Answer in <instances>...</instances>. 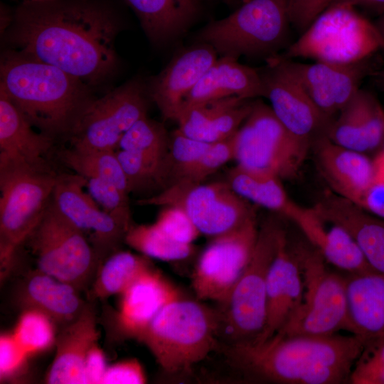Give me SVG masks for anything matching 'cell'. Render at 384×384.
<instances>
[{"label": "cell", "instance_id": "38", "mask_svg": "<svg viewBox=\"0 0 384 384\" xmlns=\"http://www.w3.org/2000/svg\"><path fill=\"white\" fill-rule=\"evenodd\" d=\"M57 329L45 314L35 309H23L13 335L28 356H31L55 346Z\"/></svg>", "mask_w": 384, "mask_h": 384}, {"label": "cell", "instance_id": "49", "mask_svg": "<svg viewBox=\"0 0 384 384\" xmlns=\"http://www.w3.org/2000/svg\"><path fill=\"white\" fill-rule=\"evenodd\" d=\"M338 4H349L356 8L363 7L381 14L384 12V0H334L331 5Z\"/></svg>", "mask_w": 384, "mask_h": 384}, {"label": "cell", "instance_id": "23", "mask_svg": "<svg viewBox=\"0 0 384 384\" xmlns=\"http://www.w3.org/2000/svg\"><path fill=\"white\" fill-rule=\"evenodd\" d=\"M289 219L327 263L353 275L377 272L351 234L341 225L321 218L312 207L298 205Z\"/></svg>", "mask_w": 384, "mask_h": 384}, {"label": "cell", "instance_id": "44", "mask_svg": "<svg viewBox=\"0 0 384 384\" xmlns=\"http://www.w3.org/2000/svg\"><path fill=\"white\" fill-rule=\"evenodd\" d=\"M28 356L13 334H2L0 337L1 381L17 377L23 372Z\"/></svg>", "mask_w": 384, "mask_h": 384}, {"label": "cell", "instance_id": "17", "mask_svg": "<svg viewBox=\"0 0 384 384\" xmlns=\"http://www.w3.org/2000/svg\"><path fill=\"white\" fill-rule=\"evenodd\" d=\"M274 114L294 136L309 143L325 134L331 122L318 109L303 87L282 62L258 69Z\"/></svg>", "mask_w": 384, "mask_h": 384}, {"label": "cell", "instance_id": "52", "mask_svg": "<svg viewBox=\"0 0 384 384\" xmlns=\"http://www.w3.org/2000/svg\"><path fill=\"white\" fill-rule=\"evenodd\" d=\"M220 1H223L224 3L230 6L235 5L236 2L238 1V0H220Z\"/></svg>", "mask_w": 384, "mask_h": 384}, {"label": "cell", "instance_id": "35", "mask_svg": "<svg viewBox=\"0 0 384 384\" xmlns=\"http://www.w3.org/2000/svg\"><path fill=\"white\" fill-rule=\"evenodd\" d=\"M124 242L143 255L165 262L186 260L196 251L193 244H183L172 240L154 223L132 224L125 235Z\"/></svg>", "mask_w": 384, "mask_h": 384}, {"label": "cell", "instance_id": "53", "mask_svg": "<svg viewBox=\"0 0 384 384\" xmlns=\"http://www.w3.org/2000/svg\"><path fill=\"white\" fill-rule=\"evenodd\" d=\"M47 1V0H23V1Z\"/></svg>", "mask_w": 384, "mask_h": 384}, {"label": "cell", "instance_id": "8", "mask_svg": "<svg viewBox=\"0 0 384 384\" xmlns=\"http://www.w3.org/2000/svg\"><path fill=\"white\" fill-rule=\"evenodd\" d=\"M294 246L303 276V298L275 335L329 336L339 331L355 334L349 314L347 277L331 271L327 262L311 244L300 242Z\"/></svg>", "mask_w": 384, "mask_h": 384}, {"label": "cell", "instance_id": "32", "mask_svg": "<svg viewBox=\"0 0 384 384\" xmlns=\"http://www.w3.org/2000/svg\"><path fill=\"white\" fill-rule=\"evenodd\" d=\"M281 179L272 171L237 164L228 172L226 182L248 201L289 219L298 205L289 197Z\"/></svg>", "mask_w": 384, "mask_h": 384}, {"label": "cell", "instance_id": "45", "mask_svg": "<svg viewBox=\"0 0 384 384\" xmlns=\"http://www.w3.org/2000/svg\"><path fill=\"white\" fill-rule=\"evenodd\" d=\"M373 176L360 207L384 219V150L373 159Z\"/></svg>", "mask_w": 384, "mask_h": 384}, {"label": "cell", "instance_id": "25", "mask_svg": "<svg viewBox=\"0 0 384 384\" xmlns=\"http://www.w3.org/2000/svg\"><path fill=\"white\" fill-rule=\"evenodd\" d=\"M312 208L321 218L345 228L372 268L384 274V219L332 191L324 193Z\"/></svg>", "mask_w": 384, "mask_h": 384}, {"label": "cell", "instance_id": "41", "mask_svg": "<svg viewBox=\"0 0 384 384\" xmlns=\"http://www.w3.org/2000/svg\"><path fill=\"white\" fill-rule=\"evenodd\" d=\"M349 383L384 384V336L366 341L352 368Z\"/></svg>", "mask_w": 384, "mask_h": 384}, {"label": "cell", "instance_id": "37", "mask_svg": "<svg viewBox=\"0 0 384 384\" xmlns=\"http://www.w3.org/2000/svg\"><path fill=\"white\" fill-rule=\"evenodd\" d=\"M169 144L170 135L164 124L146 116L137 121L124 134L117 149L166 160L169 151Z\"/></svg>", "mask_w": 384, "mask_h": 384}, {"label": "cell", "instance_id": "39", "mask_svg": "<svg viewBox=\"0 0 384 384\" xmlns=\"http://www.w3.org/2000/svg\"><path fill=\"white\" fill-rule=\"evenodd\" d=\"M210 144L190 138L178 129L170 135L168 187L179 182L191 170Z\"/></svg>", "mask_w": 384, "mask_h": 384}, {"label": "cell", "instance_id": "29", "mask_svg": "<svg viewBox=\"0 0 384 384\" xmlns=\"http://www.w3.org/2000/svg\"><path fill=\"white\" fill-rule=\"evenodd\" d=\"M230 96L264 97L263 82L258 69L242 65L236 58L221 56L185 98L181 111L196 103Z\"/></svg>", "mask_w": 384, "mask_h": 384}, {"label": "cell", "instance_id": "42", "mask_svg": "<svg viewBox=\"0 0 384 384\" xmlns=\"http://www.w3.org/2000/svg\"><path fill=\"white\" fill-rule=\"evenodd\" d=\"M233 159V137L211 143L191 170L177 183H202L208 176Z\"/></svg>", "mask_w": 384, "mask_h": 384}, {"label": "cell", "instance_id": "9", "mask_svg": "<svg viewBox=\"0 0 384 384\" xmlns=\"http://www.w3.org/2000/svg\"><path fill=\"white\" fill-rule=\"evenodd\" d=\"M58 175L20 166H0L1 279L13 269L16 252L50 202Z\"/></svg>", "mask_w": 384, "mask_h": 384}, {"label": "cell", "instance_id": "4", "mask_svg": "<svg viewBox=\"0 0 384 384\" xmlns=\"http://www.w3.org/2000/svg\"><path fill=\"white\" fill-rule=\"evenodd\" d=\"M137 340L165 373L191 372L220 349L217 309L181 294L161 308Z\"/></svg>", "mask_w": 384, "mask_h": 384}, {"label": "cell", "instance_id": "51", "mask_svg": "<svg viewBox=\"0 0 384 384\" xmlns=\"http://www.w3.org/2000/svg\"><path fill=\"white\" fill-rule=\"evenodd\" d=\"M378 80L380 84L384 86V71L379 73L376 75Z\"/></svg>", "mask_w": 384, "mask_h": 384}, {"label": "cell", "instance_id": "18", "mask_svg": "<svg viewBox=\"0 0 384 384\" xmlns=\"http://www.w3.org/2000/svg\"><path fill=\"white\" fill-rule=\"evenodd\" d=\"M303 294L301 266L285 230L268 272L265 327L252 343H263L278 333L301 304Z\"/></svg>", "mask_w": 384, "mask_h": 384}, {"label": "cell", "instance_id": "47", "mask_svg": "<svg viewBox=\"0 0 384 384\" xmlns=\"http://www.w3.org/2000/svg\"><path fill=\"white\" fill-rule=\"evenodd\" d=\"M146 382L142 365L137 359L131 358L107 366L102 384H143Z\"/></svg>", "mask_w": 384, "mask_h": 384}, {"label": "cell", "instance_id": "33", "mask_svg": "<svg viewBox=\"0 0 384 384\" xmlns=\"http://www.w3.org/2000/svg\"><path fill=\"white\" fill-rule=\"evenodd\" d=\"M153 267L149 257L128 251L115 250L100 265L87 291V301L121 294L139 275Z\"/></svg>", "mask_w": 384, "mask_h": 384}, {"label": "cell", "instance_id": "43", "mask_svg": "<svg viewBox=\"0 0 384 384\" xmlns=\"http://www.w3.org/2000/svg\"><path fill=\"white\" fill-rule=\"evenodd\" d=\"M164 207L154 222L156 225L172 240L193 244L201 233L188 215L177 206Z\"/></svg>", "mask_w": 384, "mask_h": 384}, {"label": "cell", "instance_id": "12", "mask_svg": "<svg viewBox=\"0 0 384 384\" xmlns=\"http://www.w3.org/2000/svg\"><path fill=\"white\" fill-rule=\"evenodd\" d=\"M141 206H177L193 220L201 234L210 238L229 233L256 216L249 201L225 181L177 183L148 198Z\"/></svg>", "mask_w": 384, "mask_h": 384}, {"label": "cell", "instance_id": "36", "mask_svg": "<svg viewBox=\"0 0 384 384\" xmlns=\"http://www.w3.org/2000/svg\"><path fill=\"white\" fill-rule=\"evenodd\" d=\"M116 154L125 175L129 193L161 192L167 188V159H153L122 149H117Z\"/></svg>", "mask_w": 384, "mask_h": 384}, {"label": "cell", "instance_id": "21", "mask_svg": "<svg viewBox=\"0 0 384 384\" xmlns=\"http://www.w3.org/2000/svg\"><path fill=\"white\" fill-rule=\"evenodd\" d=\"M35 129L0 90V166L53 171L46 156L54 139Z\"/></svg>", "mask_w": 384, "mask_h": 384}, {"label": "cell", "instance_id": "14", "mask_svg": "<svg viewBox=\"0 0 384 384\" xmlns=\"http://www.w3.org/2000/svg\"><path fill=\"white\" fill-rule=\"evenodd\" d=\"M258 231L254 216L238 228L211 238L191 275L197 299L220 304L228 298L249 263Z\"/></svg>", "mask_w": 384, "mask_h": 384}, {"label": "cell", "instance_id": "15", "mask_svg": "<svg viewBox=\"0 0 384 384\" xmlns=\"http://www.w3.org/2000/svg\"><path fill=\"white\" fill-rule=\"evenodd\" d=\"M85 177L58 175L51 202L55 209L88 238L102 262L124 241L127 230L104 211L83 188Z\"/></svg>", "mask_w": 384, "mask_h": 384}, {"label": "cell", "instance_id": "40", "mask_svg": "<svg viewBox=\"0 0 384 384\" xmlns=\"http://www.w3.org/2000/svg\"><path fill=\"white\" fill-rule=\"evenodd\" d=\"M85 179L87 193L92 199L128 231L133 224L129 193L107 181L93 178Z\"/></svg>", "mask_w": 384, "mask_h": 384}, {"label": "cell", "instance_id": "31", "mask_svg": "<svg viewBox=\"0 0 384 384\" xmlns=\"http://www.w3.org/2000/svg\"><path fill=\"white\" fill-rule=\"evenodd\" d=\"M347 295L355 334L366 340L384 336V274H349Z\"/></svg>", "mask_w": 384, "mask_h": 384}, {"label": "cell", "instance_id": "11", "mask_svg": "<svg viewBox=\"0 0 384 384\" xmlns=\"http://www.w3.org/2000/svg\"><path fill=\"white\" fill-rule=\"evenodd\" d=\"M237 164L270 171L281 178L299 171L309 143L291 134L274 114L270 106L255 100L252 110L233 136Z\"/></svg>", "mask_w": 384, "mask_h": 384}, {"label": "cell", "instance_id": "28", "mask_svg": "<svg viewBox=\"0 0 384 384\" xmlns=\"http://www.w3.org/2000/svg\"><path fill=\"white\" fill-rule=\"evenodd\" d=\"M80 292L70 284L34 269L22 280L18 299L23 309L45 314L59 329L75 319L89 304Z\"/></svg>", "mask_w": 384, "mask_h": 384}, {"label": "cell", "instance_id": "26", "mask_svg": "<svg viewBox=\"0 0 384 384\" xmlns=\"http://www.w3.org/2000/svg\"><path fill=\"white\" fill-rule=\"evenodd\" d=\"M325 136L356 151L373 150L384 139V110L373 94L360 89L331 120Z\"/></svg>", "mask_w": 384, "mask_h": 384}, {"label": "cell", "instance_id": "22", "mask_svg": "<svg viewBox=\"0 0 384 384\" xmlns=\"http://www.w3.org/2000/svg\"><path fill=\"white\" fill-rule=\"evenodd\" d=\"M315 158L331 191L359 206L373 179V159L332 142L325 134L315 139Z\"/></svg>", "mask_w": 384, "mask_h": 384}, {"label": "cell", "instance_id": "34", "mask_svg": "<svg viewBox=\"0 0 384 384\" xmlns=\"http://www.w3.org/2000/svg\"><path fill=\"white\" fill-rule=\"evenodd\" d=\"M60 157L75 174L86 178L110 182L129 194L116 150L82 149L71 146L63 151Z\"/></svg>", "mask_w": 384, "mask_h": 384}, {"label": "cell", "instance_id": "2", "mask_svg": "<svg viewBox=\"0 0 384 384\" xmlns=\"http://www.w3.org/2000/svg\"><path fill=\"white\" fill-rule=\"evenodd\" d=\"M366 339L356 334L275 335L269 340L222 347L247 380L282 384L349 383Z\"/></svg>", "mask_w": 384, "mask_h": 384}, {"label": "cell", "instance_id": "13", "mask_svg": "<svg viewBox=\"0 0 384 384\" xmlns=\"http://www.w3.org/2000/svg\"><path fill=\"white\" fill-rule=\"evenodd\" d=\"M145 89L129 81L105 96L89 102L68 135L71 146L82 149L117 150L124 134L147 116Z\"/></svg>", "mask_w": 384, "mask_h": 384}, {"label": "cell", "instance_id": "7", "mask_svg": "<svg viewBox=\"0 0 384 384\" xmlns=\"http://www.w3.org/2000/svg\"><path fill=\"white\" fill-rule=\"evenodd\" d=\"M384 49V40L375 23L349 4H333L322 12L300 36L267 63L294 58L348 64L370 58Z\"/></svg>", "mask_w": 384, "mask_h": 384}, {"label": "cell", "instance_id": "19", "mask_svg": "<svg viewBox=\"0 0 384 384\" xmlns=\"http://www.w3.org/2000/svg\"><path fill=\"white\" fill-rule=\"evenodd\" d=\"M218 53L198 43L176 55L149 83L148 92L166 119L176 121L185 98L216 61Z\"/></svg>", "mask_w": 384, "mask_h": 384}, {"label": "cell", "instance_id": "20", "mask_svg": "<svg viewBox=\"0 0 384 384\" xmlns=\"http://www.w3.org/2000/svg\"><path fill=\"white\" fill-rule=\"evenodd\" d=\"M181 294L154 267L146 270L119 294V307L112 319L115 337L137 339L161 308Z\"/></svg>", "mask_w": 384, "mask_h": 384}, {"label": "cell", "instance_id": "46", "mask_svg": "<svg viewBox=\"0 0 384 384\" xmlns=\"http://www.w3.org/2000/svg\"><path fill=\"white\" fill-rule=\"evenodd\" d=\"M334 0H289V16L292 26L301 33Z\"/></svg>", "mask_w": 384, "mask_h": 384}, {"label": "cell", "instance_id": "16", "mask_svg": "<svg viewBox=\"0 0 384 384\" xmlns=\"http://www.w3.org/2000/svg\"><path fill=\"white\" fill-rule=\"evenodd\" d=\"M370 58L348 64L303 63L294 60L277 62L283 63L321 112L331 121L356 95L363 78L373 72Z\"/></svg>", "mask_w": 384, "mask_h": 384}, {"label": "cell", "instance_id": "27", "mask_svg": "<svg viewBox=\"0 0 384 384\" xmlns=\"http://www.w3.org/2000/svg\"><path fill=\"white\" fill-rule=\"evenodd\" d=\"M99 336L96 315L90 302L75 319L58 329L55 355L46 375V383L85 384V358Z\"/></svg>", "mask_w": 384, "mask_h": 384}, {"label": "cell", "instance_id": "10", "mask_svg": "<svg viewBox=\"0 0 384 384\" xmlns=\"http://www.w3.org/2000/svg\"><path fill=\"white\" fill-rule=\"evenodd\" d=\"M27 242L36 269L80 292L92 284L100 260L85 234L60 213L51 200Z\"/></svg>", "mask_w": 384, "mask_h": 384}, {"label": "cell", "instance_id": "50", "mask_svg": "<svg viewBox=\"0 0 384 384\" xmlns=\"http://www.w3.org/2000/svg\"><path fill=\"white\" fill-rule=\"evenodd\" d=\"M375 24L384 40V12L380 14Z\"/></svg>", "mask_w": 384, "mask_h": 384}, {"label": "cell", "instance_id": "1", "mask_svg": "<svg viewBox=\"0 0 384 384\" xmlns=\"http://www.w3.org/2000/svg\"><path fill=\"white\" fill-rule=\"evenodd\" d=\"M6 31L16 51L55 66L90 87L116 69L119 25L110 9L94 0L23 1Z\"/></svg>", "mask_w": 384, "mask_h": 384}, {"label": "cell", "instance_id": "48", "mask_svg": "<svg viewBox=\"0 0 384 384\" xmlns=\"http://www.w3.org/2000/svg\"><path fill=\"white\" fill-rule=\"evenodd\" d=\"M107 368L105 356L97 343L91 347L85 358V384H102Z\"/></svg>", "mask_w": 384, "mask_h": 384}, {"label": "cell", "instance_id": "30", "mask_svg": "<svg viewBox=\"0 0 384 384\" xmlns=\"http://www.w3.org/2000/svg\"><path fill=\"white\" fill-rule=\"evenodd\" d=\"M149 40L164 45L183 35L202 11L201 0H124Z\"/></svg>", "mask_w": 384, "mask_h": 384}, {"label": "cell", "instance_id": "5", "mask_svg": "<svg viewBox=\"0 0 384 384\" xmlns=\"http://www.w3.org/2000/svg\"><path fill=\"white\" fill-rule=\"evenodd\" d=\"M284 232L272 217L259 228L249 263L228 298L216 308L220 348L252 342L262 332L268 272Z\"/></svg>", "mask_w": 384, "mask_h": 384}, {"label": "cell", "instance_id": "3", "mask_svg": "<svg viewBox=\"0 0 384 384\" xmlns=\"http://www.w3.org/2000/svg\"><path fill=\"white\" fill-rule=\"evenodd\" d=\"M0 90L38 131L68 135L92 98L90 87L52 65L12 50L1 58Z\"/></svg>", "mask_w": 384, "mask_h": 384}, {"label": "cell", "instance_id": "24", "mask_svg": "<svg viewBox=\"0 0 384 384\" xmlns=\"http://www.w3.org/2000/svg\"><path fill=\"white\" fill-rule=\"evenodd\" d=\"M255 99L238 96L206 100L184 108L178 116V130L207 143L233 137L250 114Z\"/></svg>", "mask_w": 384, "mask_h": 384}, {"label": "cell", "instance_id": "6", "mask_svg": "<svg viewBox=\"0 0 384 384\" xmlns=\"http://www.w3.org/2000/svg\"><path fill=\"white\" fill-rule=\"evenodd\" d=\"M289 0H243L229 16L213 21L196 36L221 56L267 59L291 43Z\"/></svg>", "mask_w": 384, "mask_h": 384}]
</instances>
